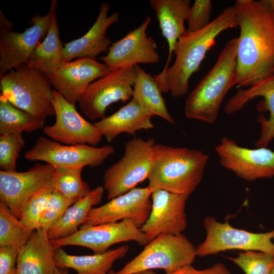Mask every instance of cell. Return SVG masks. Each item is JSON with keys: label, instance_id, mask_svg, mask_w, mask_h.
Here are the masks:
<instances>
[{"label": "cell", "instance_id": "6da1fadb", "mask_svg": "<svg viewBox=\"0 0 274 274\" xmlns=\"http://www.w3.org/2000/svg\"><path fill=\"white\" fill-rule=\"evenodd\" d=\"M233 5L240 29L233 85L250 87L274 74V11L262 0Z\"/></svg>", "mask_w": 274, "mask_h": 274}, {"label": "cell", "instance_id": "7a4b0ae2", "mask_svg": "<svg viewBox=\"0 0 274 274\" xmlns=\"http://www.w3.org/2000/svg\"><path fill=\"white\" fill-rule=\"evenodd\" d=\"M234 5L225 8L206 27L194 32L187 30L179 39L174 63L154 76L162 92L174 97L187 94L189 80L197 72L216 38L226 29L237 27Z\"/></svg>", "mask_w": 274, "mask_h": 274}, {"label": "cell", "instance_id": "3957f363", "mask_svg": "<svg viewBox=\"0 0 274 274\" xmlns=\"http://www.w3.org/2000/svg\"><path fill=\"white\" fill-rule=\"evenodd\" d=\"M154 159L148 178L152 190L162 189L189 196L200 183L209 157L186 147L154 146Z\"/></svg>", "mask_w": 274, "mask_h": 274}, {"label": "cell", "instance_id": "277c9868", "mask_svg": "<svg viewBox=\"0 0 274 274\" xmlns=\"http://www.w3.org/2000/svg\"><path fill=\"white\" fill-rule=\"evenodd\" d=\"M238 38L229 40L216 63L186 98L187 118L208 123H215L223 99L234 86Z\"/></svg>", "mask_w": 274, "mask_h": 274}, {"label": "cell", "instance_id": "5b68a950", "mask_svg": "<svg viewBox=\"0 0 274 274\" xmlns=\"http://www.w3.org/2000/svg\"><path fill=\"white\" fill-rule=\"evenodd\" d=\"M52 86L47 76L26 64L0 79L1 94L16 108L44 121L55 116Z\"/></svg>", "mask_w": 274, "mask_h": 274}, {"label": "cell", "instance_id": "8992f818", "mask_svg": "<svg viewBox=\"0 0 274 274\" xmlns=\"http://www.w3.org/2000/svg\"><path fill=\"white\" fill-rule=\"evenodd\" d=\"M196 248L184 234H161L120 270L108 274H136L154 269L168 273L194 262Z\"/></svg>", "mask_w": 274, "mask_h": 274}, {"label": "cell", "instance_id": "52a82bcc", "mask_svg": "<svg viewBox=\"0 0 274 274\" xmlns=\"http://www.w3.org/2000/svg\"><path fill=\"white\" fill-rule=\"evenodd\" d=\"M153 139L134 138L124 146V154L105 172L103 187L108 200L124 194L148 179L154 159Z\"/></svg>", "mask_w": 274, "mask_h": 274}, {"label": "cell", "instance_id": "ba28073f", "mask_svg": "<svg viewBox=\"0 0 274 274\" xmlns=\"http://www.w3.org/2000/svg\"><path fill=\"white\" fill-rule=\"evenodd\" d=\"M58 1L52 0L47 14H36L32 25L22 32L12 30L11 22L1 11L0 76L18 66L26 64L35 49L45 39L54 15L56 13Z\"/></svg>", "mask_w": 274, "mask_h": 274}, {"label": "cell", "instance_id": "9c48e42d", "mask_svg": "<svg viewBox=\"0 0 274 274\" xmlns=\"http://www.w3.org/2000/svg\"><path fill=\"white\" fill-rule=\"evenodd\" d=\"M205 239L196 248L197 256L204 257L229 250L255 251L274 255V229L255 233L234 228L228 222L218 221L212 216L203 220Z\"/></svg>", "mask_w": 274, "mask_h": 274}, {"label": "cell", "instance_id": "30bf717a", "mask_svg": "<svg viewBox=\"0 0 274 274\" xmlns=\"http://www.w3.org/2000/svg\"><path fill=\"white\" fill-rule=\"evenodd\" d=\"M136 77L134 66L111 71L92 82L80 96V110L90 120L105 118L111 105L131 100Z\"/></svg>", "mask_w": 274, "mask_h": 274}, {"label": "cell", "instance_id": "8fae6325", "mask_svg": "<svg viewBox=\"0 0 274 274\" xmlns=\"http://www.w3.org/2000/svg\"><path fill=\"white\" fill-rule=\"evenodd\" d=\"M50 241L56 249L79 246L90 249L94 254L104 253L110 246L121 242L134 241L144 246L149 242L140 227L130 219L95 225L83 224L71 235Z\"/></svg>", "mask_w": 274, "mask_h": 274}, {"label": "cell", "instance_id": "7c38bea8", "mask_svg": "<svg viewBox=\"0 0 274 274\" xmlns=\"http://www.w3.org/2000/svg\"><path fill=\"white\" fill-rule=\"evenodd\" d=\"M55 167L37 163L23 172L0 170V199L18 218L24 206L42 191L52 189Z\"/></svg>", "mask_w": 274, "mask_h": 274}, {"label": "cell", "instance_id": "4fadbf2b", "mask_svg": "<svg viewBox=\"0 0 274 274\" xmlns=\"http://www.w3.org/2000/svg\"><path fill=\"white\" fill-rule=\"evenodd\" d=\"M115 152L111 145L96 147L90 145L61 144L45 136H39L24 154L29 161H41L54 167H95Z\"/></svg>", "mask_w": 274, "mask_h": 274}, {"label": "cell", "instance_id": "5bb4252c", "mask_svg": "<svg viewBox=\"0 0 274 274\" xmlns=\"http://www.w3.org/2000/svg\"><path fill=\"white\" fill-rule=\"evenodd\" d=\"M215 151L224 168L246 181L274 177V151L267 147L245 148L223 137Z\"/></svg>", "mask_w": 274, "mask_h": 274}, {"label": "cell", "instance_id": "9a60e30c", "mask_svg": "<svg viewBox=\"0 0 274 274\" xmlns=\"http://www.w3.org/2000/svg\"><path fill=\"white\" fill-rule=\"evenodd\" d=\"M53 105L55 122L44 126V133L51 140L67 145L95 146L102 135L94 124L84 119L75 106L68 102L58 91L53 89Z\"/></svg>", "mask_w": 274, "mask_h": 274}, {"label": "cell", "instance_id": "2e32d148", "mask_svg": "<svg viewBox=\"0 0 274 274\" xmlns=\"http://www.w3.org/2000/svg\"><path fill=\"white\" fill-rule=\"evenodd\" d=\"M151 21L150 17H146L139 26L113 43L108 53L100 58L111 71L139 63L155 64L160 61L157 44L146 32Z\"/></svg>", "mask_w": 274, "mask_h": 274}, {"label": "cell", "instance_id": "e0dca14e", "mask_svg": "<svg viewBox=\"0 0 274 274\" xmlns=\"http://www.w3.org/2000/svg\"><path fill=\"white\" fill-rule=\"evenodd\" d=\"M188 197L162 189L152 191L149 216L140 227L149 242L161 234H182L187 227L185 208Z\"/></svg>", "mask_w": 274, "mask_h": 274}, {"label": "cell", "instance_id": "ac0fdd59", "mask_svg": "<svg viewBox=\"0 0 274 274\" xmlns=\"http://www.w3.org/2000/svg\"><path fill=\"white\" fill-rule=\"evenodd\" d=\"M152 193L148 186L135 187L100 207L92 208L84 224L95 225L130 219L141 227L150 213Z\"/></svg>", "mask_w": 274, "mask_h": 274}, {"label": "cell", "instance_id": "d6986e66", "mask_svg": "<svg viewBox=\"0 0 274 274\" xmlns=\"http://www.w3.org/2000/svg\"><path fill=\"white\" fill-rule=\"evenodd\" d=\"M110 72L105 63L98 62L95 58L82 57L62 62L48 78L55 90L75 106L92 82Z\"/></svg>", "mask_w": 274, "mask_h": 274}, {"label": "cell", "instance_id": "ffe728a7", "mask_svg": "<svg viewBox=\"0 0 274 274\" xmlns=\"http://www.w3.org/2000/svg\"><path fill=\"white\" fill-rule=\"evenodd\" d=\"M258 96L263 98L257 105L258 110L269 112V117L267 119L263 115L258 117L261 132L255 145L257 148H267L274 139V74L247 89L238 90L226 104L225 112L227 114L237 112Z\"/></svg>", "mask_w": 274, "mask_h": 274}, {"label": "cell", "instance_id": "44dd1931", "mask_svg": "<svg viewBox=\"0 0 274 274\" xmlns=\"http://www.w3.org/2000/svg\"><path fill=\"white\" fill-rule=\"evenodd\" d=\"M110 5L102 2L98 16L89 30L82 37L64 45L62 62L72 61L75 58H95L102 52H106L113 43L107 36L108 28L119 21V13L109 15Z\"/></svg>", "mask_w": 274, "mask_h": 274}, {"label": "cell", "instance_id": "7402d4cb", "mask_svg": "<svg viewBox=\"0 0 274 274\" xmlns=\"http://www.w3.org/2000/svg\"><path fill=\"white\" fill-rule=\"evenodd\" d=\"M56 249L46 232L34 230L18 250L16 274H54Z\"/></svg>", "mask_w": 274, "mask_h": 274}, {"label": "cell", "instance_id": "603a6c76", "mask_svg": "<svg viewBox=\"0 0 274 274\" xmlns=\"http://www.w3.org/2000/svg\"><path fill=\"white\" fill-rule=\"evenodd\" d=\"M149 3L158 21L162 35L166 40L168 54L162 70L169 66L178 41L187 31V21L191 7L189 0H150Z\"/></svg>", "mask_w": 274, "mask_h": 274}, {"label": "cell", "instance_id": "cb8c5ba5", "mask_svg": "<svg viewBox=\"0 0 274 274\" xmlns=\"http://www.w3.org/2000/svg\"><path fill=\"white\" fill-rule=\"evenodd\" d=\"M152 116L137 102L131 99L128 103L111 115L93 123L102 136L112 142L119 134H134L137 131L154 128Z\"/></svg>", "mask_w": 274, "mask_h": 274}, {"label": "cell", "instance_id": "d4e9b609", "mask_svg": "<svg viewBox=\"0 0 274 274\" xmlns=\"http://www.w3.org/2000/svg\"><path fill=\"white\" fill-rule=\"evenodd\" d=\"M129 248L128 246L123 245L102 253L77 256L68 254L61 248H58L55 261L57 267L74 269L77 274H108L114 262L123 258Z\"/></svg>", "mask_w": 274, "mask_h": 274}, {"label": "cell", "instance_id": "484cf974", "mask_svg": "<svg viewBox=\"0 0 274 274\" xmlns=\"http://www.w3.org/2000/svg\"><path fill=\"white\" fill-rule=\"evenodd\" d=\"M104 191L103 186H97L71 206L62 217L48 230V238L54 240L76 233L85 223L91 209L100 202Z\"/></svg>", "mask_w": 274, "mask_h": 274}, {"label": "cell", "instance_id": "4316f807", "mask_svg": "<svg viewBox=\"0 0 274 274\" xmlns=\"http://www.w3.org/2000/svg\"><path fill=\"white\" fill-rule=\"evenodd\" d=\"M136 77L133 87L132 98L152 116H157L174 124L154 77L147 73L139 65L134 66Z\"/></svg>", "mask_w": 274, "mask_h": 274}, {"label": "cell", "instance_id": "83f0119b", "mask_svg": "<svg viewBox=\"0 0 274 274\" xmlns=\"http://www.w3.org/2000/svg\"><path fill=\"white\" fill-rule=\"evenodd\" d=\"M63 49L56 13L46 37L35 49L26 64L48 77L62 63Z\"/></svg>", "mask_w": 274, "mask_h": 274}, {"label": "cell", "instance_id": "f1b7e54d", "mask_svg": "<svg viewBox=\"0 0 274 274\" xmlns=\"http://www.w3.org/2000/svg\"><path fill=\"white\" fill-rule=\"evenodd\" d=\"M44 125V121L16 108L0 95V134L31 132Z\"/></svg>", "mask_w": 274, "mask_h": 274}, {"label": "cell", "instance_id": "f546056e", "mask_svg": "<svg viewBox=\"0 0 274 274\" xmlns=\"http://www.w3.org/2000/svg\"><path fill=\"white\" fill-rule=\"evenodd\" d=\"M83 167H55L52 178L54 190L63 196L76 199L86 196L91 190L81 177Z\"/></svg>", "mask_w": 274, "mask_h": 274}, {"label": "cell", "instance_id": "4dcf8cb0", "mask_svg": "<svg viewBox=\"0 0 274 274\" xmlns=\"http://www.w3.org/2000/svg\"><path fill=\"white\" fill-rule=\"evenodd\" d=\"M34 230L26 227L0 201V247L18 249L29 239Z\"/></svg>", "mask_w": 274, "mask_h": 274}, {"label": "cell", "instance_id": "1f68e13d", "mask_svg": "<svg viewBox=\"0 0 274 274\" xmlns=\"http://www.w3.org/2000/svg\"><path fill=\"white\" fill-rule=\"evenodd\" d=\"M228 258L245 274H271L274 268V255L261 252L246 251Z\"/></svg>", "mask_w": 274, "mask_h": 274}, {"label": "cell", "instance_id": "d6a6232c", "mask_svg": "<svg viewBox=\"0 0 274 274\" xmlns=\"http://www.w3.org/2000/svg\"><path fill=\"white\" fill-rule=\"evenodd\" d=\"M25 146L22 133L0 134V168L16 171V162Z\"/></svg>", "mask_w": 274, "mask_h": 274}, {"label": "cell", "instance_id": "836d02e7", "mask_svg": "<svg viewBox=\"0 0 274 274\" xmlns=\"http://www.w3.org/2000/svg\"><path fill=\"white\" fill-rule=\"evenodd\" d=\"M53 190L47 189L42 191L24 206L18 217L23 225L33 230L40 229L41 219Z\"/></svg>", "mask_w": 274, "mask_h": 274}, {"label": "cell", "instance_id": "e575fe53", "mask_svg": "<svg viewBox=\"0 0 274 274\" xmlns=\"http://www.w3.org/2000/svg\"><path fill=\"white\" fill-rule=\"evenodd\" d=\"M77 200L67 198L53 190L41 219L40 228L47 233L48 230L62 217L67 209Z\"/></svg>", "mask_w": 274, "mask_h": 274}, {"label": "cell", "instance_id": "d590c367", "mask_svg": "<svg viewBox=\"0 0 274 274\" xmlns=\"http://www.w3.org/2000/svg\"><path fill=\"white\" fill-rule=\"evenodd\" d=\"M212 11L211 1L195 0L189 10L187 30L194 32L208 25L211 22Z\"/></svg>", "mask_w": 274, "mask_h": 274}, {"label": "cell", "instance_id": "8d00e7d4", "mask_svg": "<svg viewBox=\"0 0 274 274\" xmlns=\"http://www.w3.org/2000/svg\"><path fill=\"white\" fill-rule=\"evenodd\" d=\"M18 250L0 247V274H16Z\"/></svg>", "mask_w": 274, "mask_h": 274}, {"label": "cell", "instance_id": "74e56055", "mask_svg": "<svg viewBox=\"0 0 274 274\" xmlns=\"http://www.w3.org/2000/svg\"><path fill=\"white\" fill-rule=\"evenodd\" d=\"M136 274H156L150 270ZM165 274H231L228 268L222 263H217L203 269H197L191 265L184 266L175 271Z\"/></svg>", "mask_w": 274, "mask_h": 274}, {"label": "cell", "instance_id": "f35d334b", "mask_svg": "<svg viewBox=\"0 0 274 274\" xmlns=\"http://www.w3.org/2000/svg\"><path fill=\"white\" fill-rule=\"evenodd\" d=\"M262 1L271 10L274 11V0H262Z\"/></svg>", "mask_w": 274, "mask_h": 274}, {"label": "cell", "instance_id": "ab89813d", "mask_svg": "<svg viewBox=\"0 0 274 274\" xmlns=\"http://www.w3.org/2000/svg\"><path fill=\"white\" fill-rule=\"evenodd\" d=\"M54 274H69L65 268L57 267Z\"/></svg>", "mask_w": 274, "mask_h": 274}, {"label": "cell", "instance_id": "60d3db41", "mask_svg": "<svg viewBox=\"0 0 274 274\" xmlns=\"http://www.w3.org/2000/svg\"><path fill=\"white\" fill-rule=\"evenodd\" d=\"M271 274H274V268L273 269L272 272H271Z\"/></svg>", "mask_w": 274, "mask_h": 274}]
</instances>
